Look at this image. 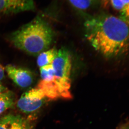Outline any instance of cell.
<instances>
[{
    "mask_svg": "<svg viewBox=\"0 0 129 129\" xmlns=\"http://www.w3.org/2000/svg\"><path fill=\"white\" fill-rule=\"evenodd\" d=\"M57 49L54 47L47 51L41 52L37 58V63L39 67L40 68L52 64L57 55Z\"/></svg>",
    "mask_w": 129,
    "mask_h": 129,
    "instance_id": "cell-10",
    "label": "cell"
},
{
    "mask_svg": "<svg viewBox=\"0 0 129 129\" xmlns=\"http://www.w3.org/2000/svg\"><path fill=\"white\" fill-rule=\"evenodd\" d=\"M96 0H69L76 9L81 11L87 10L92 6Z\"/></svg>",
    "mask_w": 129,
    "mask_h": 129,
    "instance_id": "cell-12",
    "label": "cell"
},
{
    "mask_svg": "<svg viewBox=\"0 0 129 129\" xmlns=\"http://www.w3.org/2000/svg\"><path fill=\"white\" fill-rule=\"evenodd\" d=\"M85 36L92 47L107 58L118 57L129 48V25L121 18L102 15L84 23Z\"/></svg>",
    "mask_w": 129,
    "mask_h": 129,
    "instance_id": "cell-1",
    "label": "cell"
},
{
    "mask_svg": "<svg viewBox=\"0 0 129 129\" xmlns=\"http://www.w3.org/2000/svg\"><path fill=\"white\" fill-rule=\"evenodd\" d=\"M14 95L10 91H6L0 94V115L14 104Z\"/></svg>",
    "mask_w": 129,
    "mask_h": 129,
    "instance_id": "cell-11",
    "label": "cell"
},
{
    "mask_svg": "<svg viewBox=\"0 0 129 129\" xmlns=\"http://www.w3.org/2000/svg\"><path fill=\"white\" fill-rule=\"evenodd\" d=\"M35 8L34 0H0V14H17Z\"/></svg>",
    "mask_w": 129,
    "mask_h": 129,
    "instance_id": "cell-6",
    "label": "cell"
},
{
    "mask_svg": "<svg viewBox=\"0 0 129 129\" xmlns=\"http://www.w3.org/2000/svg\"><path fill=\"white\" fill-rule=\"evenodd\" d=\"M114 8L120 14L121 18L129 25V0H110Z\"/></svg>",
    "mask_w": 129,
    "mask_h": 129,
    "instance_id": "cell-9",
    "label": "cell"
},
{
    "mask_svg": "<svg viewBox=\"0 0 129 129\" xmlns=\"http://www.w3.org/2000/svg\"><path fill=\"white\" fill-rule=\"evenodd\" d=\"M27 119L18 115L8 114L0 119V129H33Z\"/></svg>",
    "mask_w": 129,
    "mask_h": 129,
    "instance_id": "cell-7",
    "label": "cell"
},
{
    "mask_svg": "<svg viewBox=\"0 0 129 129\" xmlns=\"http://www.w3.org/2000/svg\"><path fill=\"white\" fill-rule=\"evenodd\" d=\"M55 32L49 23L37 16L9 35L14 46L30 55H36L48 48L52 43Z\"/></svg>",
    "mask_w": 129,
    "mask_h": 129,
    "instance_id": "cell-2",
    "label": "cell"
},
{
    "mask_svg": "<svg viewBox=\"0 0 129 129\" xmlns=\"http://www.w3.org/2000/svg\"><path fill=\"white\" fill-rule=\"evenodd\" d=\"M5 77V68L0 63V83Z\"/></svg>",
    "mask_w": 129,
    "mask_h": 129,
    "instance_id": "cell-13",
    "label": "cell"
},
{
    "mask_svg": "<svg viewBox=\"0 0 129 129\" xmlns=\"http://www.w3.org/2000/svg\"><path fill=\"white\" fill-rule=\"evenodd\" d=\"M122 129H129V126H125V127H123Z\"/></svg>",
    "mask_w": 129,
    "mask_h": 129,
    "instance_id": "cell-15",
    "label": "cell"
},
{
    "mask_svg": "<svg viewBox=\"0 0 129 129\" xmlns=\"http://www.w3.org/2000/svg\"><path fill=\"white\" fill-rule=\"evenodd\" d=\"M5 69L9 77L20 88H28L33 83V75L28 70L16 67L11 64L7 65Z\"/></svg>",
    "mask_w": 129,
    "mask_h": 129,
    "instance_id": "cell-5",
    "label": "cell"
},
{
    "mask_svg": "<svg viewBox=\"0 0 129 129\" xmlns=\"http://www.w3.org/2000/svg\"><path fill=\"white\" fill-rule=\"evenodd\" d=\"M55 79L58 86L61 98H72L70 88L71 58L69 51L65 47L58 50L57 55L52 63Z\"/></svg>",
    "mask_w": 129,
    "mask_h": 129,
    "instance_id": "cell-3",
    "label": "cell"
},
{
    "mask_svg": "<svg viewBox=\"0 0 129 129\" xmlns=\"http://www.w3.org/2000/svg\"><path fill=\"white\" fill-rule=\"evenodd\" d=\"M46 98L39 89L33 88L22 95L18 101L17 107L24 113H32L43 105Z\"/></svg>",
    "mask_w": 129,
    "mask_h": 129,
    "instance_id": "cell-4",
    "label": "cell"
},
{
    "mask_svg": "<svg viewBox=\"0 0 129 129\" xmlns=\"http://www.w3.org/2000/svg\"><path fill=\"white\" fill-rule=\"evenodd\" d=\"M37 88L48 99L53 100L61 98L59 88L55 79V77L51 79L41 80L39 82Z\"/></svg>",
    "mask_w": 129,
    "mask_h": 129,
    "instance_id": "cell-8",
    "label": "cell"
},
{
    "mask_svg": "<svg viewBox=\"0 0 129 129\" xmlns=\"http://www.w3.org/2000/svg\"><path fill=\"white\" fill-rule=\"evenodd\" d=\"M8 90L4 86H3L0 83V94L2 93L3 92H5L6 91H7Z\"/></svg>",
    "mask_w": 129,
    "mask_h": 129,
    "instance_id": "cell-14",
    "label": "cell"
}]
</instances>
